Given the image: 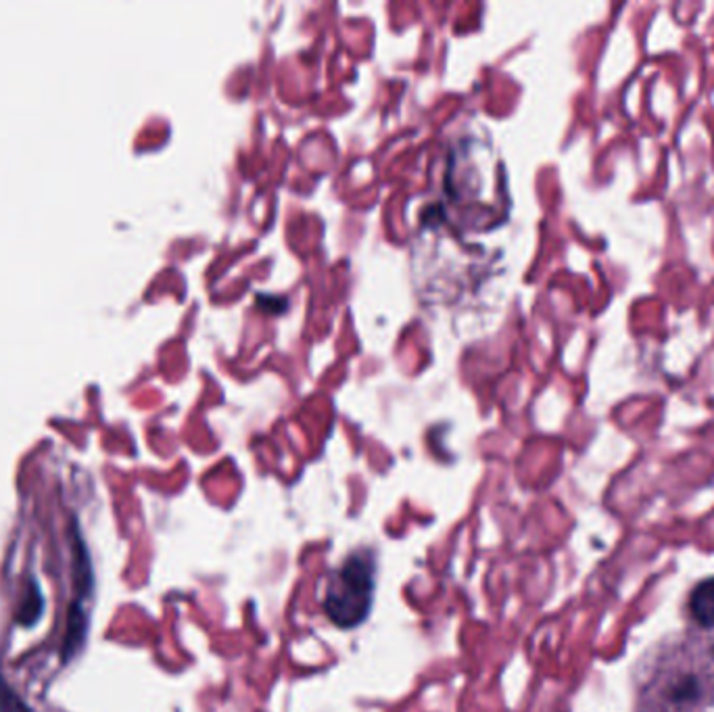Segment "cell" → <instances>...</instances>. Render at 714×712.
Listing matches in <instances>:
<instances>
[{
	"label": "cell",
	"instance_id": "obj_1",
	"mask_svg": "<svg viewBox=\"0 0 714 712\" xmlns=\"http://www.w3.org/2000/svg\"><path fill=\"white\" fill-rule=\"evenodd\" d=\"M375 570L372 554L359 549L349 554L328 577L322 608L333 625L354 628L368 619L375 602Z\"/></svg>",
	"mask_w": 714,
	"mask_h": 712
},
{
	"label": "cell",
	"instance_id": "obj_2",
	"mask_svg": "<svg viewBox=\"0 0 714 712\" xmlns=\"http://www.w3.org/2000/svg\"><path fill=\"white\" fill-rule=\"evenodd\" d=\"M690 610L702 627H714V577L695 586L690 598Z\"/></svg>",
	"mask_w": 714,
	"mask_h": 712
},
{
	"label": "cell",
	"instance_id": "obj_3",
	"mask_svg": "<svg viewBox=\"0 0 714 712\" xmlns=\"http://www.w3.org/2000/svg\"><path fill=\"white\" fill-rule=\"evenodd\" d=\"M41 614H43V596H41V591L36 587L34 591H30V596H27V600L22 607L20 623L32 625V623H36L41 619Z\"/></svg>",
	"mask_w": 714,
	"mask_h": 712
},
{
	"label": "cell",
	"instance_id": "obj_4",
	"mask_svg": "<svg viewBox=\"0 0 714 712\" xmlns=\"http://www.w3.org/2000/svg\"><path fill=\"white\" fill-rule=\"evenodd\" d=\"M0 712H30L22 698L11 690L0 675Z\"/></svg>",
	"mask_w": 714,
	"mask_h": 712
},
{
	"label": "cell",
	"instance_id": "obj_5",
	"mask_svg": "<svg viewBox=\"0 0 714 712\" xmlns=\"http://www.w3.org/2000/svg\"><path fill=\"white\" fill-rule=\"evenodd\" d=\"M695 696H698V683H695V679H692V677L683 679V681L671 691V698L672 700H677V702H688V700H693Z\"/></svg>",
	"mask_w": 714,
	"mask_h": 712
}]
</instances>
